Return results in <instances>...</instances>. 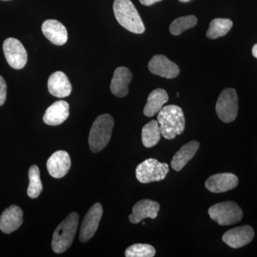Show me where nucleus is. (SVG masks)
Returning a JSON list of instances; mask_svg holds the SVG:
<instances>
[{
    "label": "nucleus",
    "instance_id": "1",
    "mask_svg": "<svg viewBox=\"0 0 257 257\" xmlns=\"http://www.w3.org/2000/svg\"><path fill=\"white\" fill-rule=\"evenodd\" d=\"M157 121L161 135L166 140H173L177 135H182L185 128L183 110L174 104L164 106L159 111Z\"/></svg>",
    "mask_w": 257,
    "mask_h": 257
},
{
    "label": "nucleus",
    "instance_id": "2",
    "mask_svg": "<svg viewBox=\"0 0 257 257\" xmlns=\"http://www.w3.org/2000/svg\"><path fill=\"white\" fill-rule=\"evenodd\" d=\"M113 10L118 23L126 30L135 34L145 32L141 17L130 0H114Z\"/></svg>",
    "mask_w": 257,
    "mask_h": 257
},
{
    "label": "nucleus",
    "instance_id": "31",
    "mask_svg": "<svg viewBox=\"0 0 257 257\" xmlns=\"http://www.w3.org/2000/svg\"><path fill=\"white\" fill-rule=\"evenodd\" d=\"M5 1H8V0H5Z\"/></svg>",
    "mask_w": 257,
    "mask_h": 257
},
{
    "label": "nucleus",
    "instance_id": "29",
    "mask_svg": "<svg viewBox=\"0 0 257 257\" xmlns=\"http://www.w3.org/2000/svg\"><path fill=\"white\" fill-rule=\"evenodd\" d=\"M252 54L253 57H256V58L257 59V44H256V45H255L253 47Z\"/></svg>",
    "mask_w": 257,
    "mask_h": 257
},
{
    "label": "nucleus",
    "instance_id": "16",
    "mask_svg": "<svg viewBox=\"0 0 257 257\" xmlns=\"http://www.w3.org/2000/svg\"><path fill=\"white\" fill-rule=\"evenodd\" d=\"M42 31L47 40L57 46H62L67 42V29L57 20H46L42 24Z\"/></svg>",
    "mask_w": 257,
    "mask_h": 257
},
{
    "label": "nucleus",
    "instance_id": "11",
    "mask_svg": "<svg viewBox=\"0 0 257 257\" xmlns=\"http://www.w3.org/2000/svg\"><path fill=\"white\" fill-rule=\"evenodd\" d=\"M148 68L152 74L167 79L176 78L179 74L177 64L162 55L154 56L149 62Z\"/></svg>",
    "mask_w": 257,
    "mask_h": 257
},
{
    "label": "nucleus",
    "instance_id": "22",
    "mask_svg": "<svg viewBox=\"0 0 257 257\" xmlns=\"http://www.w3.org/2000/svg\"><path fill=\"white\" fill-rule=\"evenodd\" d=\"M160 125L156 120H152L143 126L142 131V140L144 146L147 148L155 147L160 141Z\"/></svg>",
    "mask_w": 257,
    "mask_h": 257
},
{
    "label": "nucleus",
    "instance_id": "25",
    "mask_svg": "<svg viewBox=\"0 0 257 257\" xmlns=\"http://www.w3.org/2000/svg\"><path fill=\"white\" fill-rule=\"evenodd\" d=\"M197 23V19L194 15L182 17L174 20L171 24L170 31L172 35L178 36L186 30L194 28Z\"/></svg>",
    "mask_w": 257,
    "mask_h": 257
},
{
    "label": "nucleus",
    "instance_id": "14",
    "mask_svg": "<svg viewBox=\"0 0 257 257\" xmlns=\"http://www.w3.org/2000/svg\"><path fill=\"white\" fill-rule=\"evenodd\" d=\"M160 209L158 202L150 199H143L135 204L133 213L128 216V219L133 224H138L147 218L154 219L158 215Z\"/></svg>",
    "mask_w": 257,
    "mask_h": 257
},
{
    "label": "nucleus",
    "instance_id": "27",
    "mask_svg": "<svg viewBox=\"0 0 257 257\" xmlns=\"http://www.w3.org/2000/svg\"><path fill=\"white\" fill-rule=\"evenodd\" d=\"M7 83L4 78L0 76V106H3L6 101Z\"/></svg>",
    "mask_w": 257,
    "mask_h": 257
},
{
    "label": "nucleus",
    "instance_id": "20",
    "mask_svg": "<svg viewBox=\"0 0 257 257\" xmlns=\"http://www.w3.org/2000/svg\"><path fill=\"white\" fill-rule=\"evenodd\" d=\"M199 142L191 141L181 147L179 151L176 152L175 156L172 159L171 165L174 170L179 172L187 165L189 161L192 160L199 150Z\"/></svg>",
    "mask_w": 257,
    "mask_h": 257
},
{
    "label": "nucleus",
    "instance_id": "26",
    "mask_svg": "<svg viewBox=\"0 0 257 257\" xmlns=\"http://www.w3.org/2000/svg\"><path fill=\"white\" fill-rule=\"evenodd\" d=\"M156 251L152 245L148 243H135L126 248L125 256L126 257H153Z\"/></svg>",
    "mask_w": 257,
    "mask_h": 257
},
{
    "label": "nucleus",
    "instance_id": "30",
    "mask_svg": "<svg viewBox=\"0 0 257 257\" xmlns=\"http://www.w3.org/2000/svg\"><path fill=\"white\" fill-rule=\"evenodd\" d=\"M179 1L182 2V3H188L191 0H179Z\"/></svg>",
    "mask_w": 257,
    "mask_h": 257
},
{
    "label": "nucleus",
    "instance_id": "6",
    "mask_svg": "<svg viewBox=\"0 0 257 257\" xmlns=\"http://www.w3.org/2000/svg\"><path fill=\"white\" fill-rule=\"evenodd\" d=\"M239 110V101L236 90L226 88L222 91L216 104V111L219 119L224 123L236 119Z\"/></svg>",
    "mask_w": 257,
    "mask_h": 257
},
{
    "label": "nucleus",
    "instance_id": "18",
    "mask_svg": "<svg viewBox=\"0 0 257 257\" xmlns=\"http://www.w3.org/2000/svg\"><path fill=\"white\" fill-rule=\"evenodd\" d=\"M47 87L50 94L56 97H67L72 92V84L68 77L60 71L51 74L47 82Z\"/></svg>",
    "mask_w": 257,
    "mask_h": 257
},
{
    "label": "nucleus",
    "instance_id": "13",
    "mask_svg": "<svg viewBox=\"0 0 257 257\" xmlns=\"http://www.w3.org/2000/svg\"><path fill=\"white\" fill-rule=\"evenodd\" d=\"M239 179L234 174L219 173L211 176L205 182V187L213 193H223L236 188Z\"/></svg>",
    "mask_w": 257,
    "mask_h": 257
},
{
    "label": "nucleus",
    "instance_id": "17",
    "mask_svg": "<svg viewBox=\"0 0 257 257\" xmlns=\"http://www.w3.org/2000/svg\"><path fill=\"white\" fill-rule=\"evenodd\" d=\"M133 79L131 71L125 67H120L114 71L111 79L110 90L114 95L118 97H124L128 94V84Z\"/></svg>",
    "mask_w": 257,
    "mask_h": 257
},
{
    "label": "nucleus",
    "instance_id": "12",
    "mask_svg": "<svg viewBox=\"0 0 257 257\" xmlns=\"http://www.w3.org/2000/svg\"><path fill=\"white\" fill-rule=\"evenodd\" d=\"M71 167V159L67 152H55L47 162L49 174L56 179H61L68 173Z\"/></svg>",
    "mask_w": 257,
    "mask_h": 257
},
{
    "label": "nucleus",
    "instance_id": "8",
    "mask_svg": "<svg viewBox=\"0 0 257 257\" xmlns=\"http://www.w3.org/2000/svg\"><path fill=\"white\" fill-rule=\"evenodd\" d=\"M3 51L7 62L15 69L25 67L28 62V53L23 44L17 39H7L3 44Z\"/></svg>",
    "mask_w": 257,
    "mask_h": 257
},
{
    "label": "nucleus",
    "instance_id": "19",
    "mask_svg": "<svg viewBox=\"0 0 257 257\" xmlns=\"http://www.w3.org/2000/svg\"><path fill=\"white\" fill-rule=\"evenodd\" d=\"M69 115V105L67 101H55L47 108L43 116L45 124L50 126H57L67 120Z\"/></svg>",
    "mask_w": 257,
    "mask_h": 257
},
{
    "label": "nucleus",
    "instance_id": "4",
    "mask_svg": "<svg viewBox=\"0 0 257 257\" xmlns=\"http://www.w3.org/2000/svg\"><path fill=\"white\" fill-rule=\"evenodd\" d=\"M114 124L110 114H104L96 118L89 136V145L92 152L96 153L105 148L110 140Z\"/></svg>",
    "mask_w": 257,
    "mask_h": 257
},
{
    "label": "nucleus",
    "instance_id": "28",
    "mask_svg": "<svg viewBox=\"0 0 257 257\" xmlns=\"http://www.w3.org/2000/svg\"><path fill=\"white\" fill-rule=\"evenodd\" d=\"M162 0H140V3L145 6H151L157 3H160Z\"/></svg>",
    "mask_w": 257,
    "mask_h": 257
},
{
    "label": "nucleus",
    "instance_id": "7",
    "mask_svg": "<svg viewBox=\"0 0 257 257\" xmlns=\"http://www.w3.org/2000/svg\"><path fill=\"white\" fill-rule=\"evenodd\" d=\"M170 168L167 163H161L155 159H147L136 168V177L143 184L160 182L167 177Z\"/></svg>",
    "mask_w": 257,
    "mask_h": 257
},
{
    "label": "nucleus",
    "instance_id": "9",
    "mask_svg": "<svg viewBox=\"0 0 257 257\" xmlns=\"http://www.w3.org/2000/svg\"><path fill=\"white\" fill-rule=\"evenodd\" d=\"M103 214L102 207L99 203L92 206L83 219L79 234V241L85 243L95 234Z\"/></svg>",
    "mask_w": 257,
    "mask_h": 257
},
{
    "label": "nucleus",
    "instance_id": "24",
    "mask_svg": "<svg viewBox=\"0 0 257 257\" xmlns=\"http://www.w3.org/2000/svg\"><path fill=\"white\" fill-rule=\"evenodd\" d=\"M29 179L30 184L28 189L29 197L32 199H36L40 195L43 189L41 179H40V171L37 165H32L29 170Z\"/></svg>",
    "mask_w": 257,
    "mask_h": 257
},
{
    "label": "nucleus",
    "instance_id": "3",
    "mask_svg": "<svg viewBox=\"0 0 257 257\" xmlns=\"http://www.w3.org/2000/svg\"><path fill=\"white\" fill-rule=\"evenodd\" d=\"M79 224V215L77 212L71 213L56 228L52 237V247L54 252L63 253L73 243L74 236Z\"/></svg>",
    "mask_w": 257,
    "mask_h": 257
},
{
    "label": "nucleus",
    "instance_id": "10",
    "mask_svg": "<svg viewBox=\"0 0 257 257\" xmlns=\"http://www.w3.org/2000/svg\"><path fill=\"white\" fill-rule=\"evenodd\" d=\"M254 231L251 226L243 225L226 231L222 236L223 241L233 248L242 247L252 241Z\"/></svg>",
    "mask_w": 257,
    "mask_h": 257
},
{
    "label": "nucleus",
    "instance_id": "21",
    "mask_svg": "<svg viewBox=\"0 0 257 257\" xmlns=\"http://www.w3.org/2000/svg\"><path fill=\"white\" fill-rule=\"evenodd\" d=\"M168 100L169 96L165 89H155L147 98V102L144 109V114L148 117L155 116L163 108Z\"/></svg>",
    "mask_w": 257,
    "mask_h": 257
},
{
    "label": "nucleus",
    "instance_id": "5",
    "mask_svg": "<svg viewBox=\"0 0 257 257\" xmlns=\"http://www.w3.org/2000/svg\"><path fill=\"white\" fill-rule=\"evenodd\" d=\"M208 213L211 219L221 226L236 224L243 217V211L241 208L232 201L214 204L209 208Z\"/></svg>",
    "mask_w": 257,
    "mask_h": 257
},
{
    "label": "nucleus",
    "instance_id": "15",
    "mask_svg": "<svg viewBox=\"0 0 257 257\" xmlns=\"http://www.w3.org/2000/svg\"><path fill=\"white\" fill-rule=\"evenodd\" d=\"M23 223V211L18 206H10L0 216V229L5 234H11L18 229Z\"/></svg>",
    "mask_w": 257,
    "mask_h": 257
},
{
    "label": "nucleus",
    "instance_id": "23",
    "mask_svg": "<svg viewBox=\"0 0 257 257\" xmlns=\"http://www.w3.org/2000/svg\"><path fill=\"white\" fill-rule=\"evenodd\" d=\"M232 26V21L229 19H214L209 25L207 37L211 40H214L224 36L230 31Z\"/></svg>",
    "mask_w": 257,
    "mask_h": 257
}]
</instances>
